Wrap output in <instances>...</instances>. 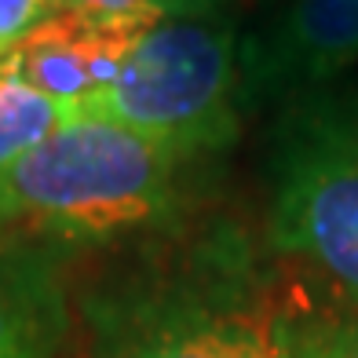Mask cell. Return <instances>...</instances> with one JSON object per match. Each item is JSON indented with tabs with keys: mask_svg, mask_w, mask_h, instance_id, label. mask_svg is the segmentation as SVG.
Listing matches in <instances>:
<instances>
[{
	"mask_svg": "<svg viewBox=\"0 0 358 358\" xmlns=\"http://www.w3.org/2000/svg\"><path fill=\"white\" fill-rule=\"evenodd\" d=\"M289 292L231 220L132 245L85 300L92 358H285Z\"/></svg>",
	"mask_w": 358,
	"mask_h": 358,
	"instance_id": "cell-1",
	"label": "cell"
},
{
	"mask_svg": "<svg viewBox=\"0 0 358 358\" xmlns=\"http://www.w3.org/2000/svg\"><path fill=\"white\" fill-rule=\"evenodd\" d=\"M187 169L117 121L66 117L0 172V227L59 252L139 245L187 223Z\"/></svg>",
	"mask_w": 358,
	"mask_h": 358,
	"instance_id": "cell-2",
	"label": "cell"
},
{
	"mask_svg": "<svg viewBox=\"0 0 358 358\" xmlns=\"http://www.w3.org/2000/svg\"><path fill=\"white\" fill-rule=\"evenodd\" d=\"M267 241L358 303V85L278 103L267 132Z\"/></svg>",
	"mask_w": 358,
	"mask_h": 358,
	"instance_id": "cell-3",
	"label": "cell"
},
{
	"mask_svg": "<svg viewBox=\"0 0 358 358\" xmlns=\"http://www.w3.org/2000/svg\"><path fill=\"white\" fill-rule=\"evenodd\" d=\"M238 55L234 8L161 15L136 41L117 80L80 113L117 121L183 161L220 154L241 124Z\"/></svg>",
	"mask_w": 358,
	"mask_h": 358,
	"instance_id": "cell-4",
	"label": "cell"
},
{
	"mask_svg": "<svg viewBox=\"0 0 358 358\" xmlns=\"http://www.w3.org/2000/svg\"><path fill=\"white\" fill-rule=\"evenodd\" d=\"M358 62V0H282L241 34V113L278 106L303 88L336 80Z\"/></svg>",
	"mask_w": 358,
	"mask_h": 358,
	"instance_id": "cell-5",
	"label": "cell"
},
{
	"mask_svg": "<svg viewBox=\"0 0 358 358\" xmlns=\"http://www.w3.org/2000/svg\"><path fill=\"white\" fill-rule=\"evenodd\" d=\"M154 22L146 19H95L62 8L4 55L26 85H34L66 117H77L95 95L117 80L136 41Z\"/></svg>",
	"mask_w": 358,
	"mask_h": 358,
	"instance_id": "cell-6",
	"label": "cell"
},
{
	"mask_svg": "<svg viewBox=\"0 0 358 358\" xmlns=\"http://www.w3.org/2000/svg\"><path fill=\"white\" fill-rule=\"evenodd\" d=\"M70 296L59 249L0 227V358H62Z\"/></svg>",
	"mask_w": 358,
	"mask_h": 358,
	"instance_id": "cell-7",
	"label": "cell"
},
{
	"mask_svg": "<svg viewBox=\"0 0 358 358\" xmlns=\"http://www.w3.org/2000/svg\"><path fill=\"white\" fill-rule=\"evenodd\" d=\"M62 121H66L62 106L26 85L11 62L0 59V172L44 143Z\"/></svg>",
	"mask_w": 358,
	"mask_h": 358,
	"instance_id": "cell-8",
	"label": "cell"
},
{
	"mask_svg": "<svg viewBox=\"0 0 358 358\" xmlns=\"http://www.w3.org/2000/svg\"><path fill=\"white\" fill-rule=\"evenodd\" d=\"M285 358H358V303L344 296L292 300Z\"/></svg>",
	"mask_w": 358,
	"mask_h": 358,
	"instance_id": "cell-9",
	"label": "cell"
},
{
	"mask_svg": "<svg viewBox=\"0 0 358 358\" xmlns=\"http://www.w3.org/2000/svg\"><path fill=\"white\" fill-rule=\"evenodd\" d=\"M55 11H62V0H0V59Z\"/></svg>",
	"mask_w": 358,
	"mask_h": 358,
	"instance_id": "cell-10",
	"label": "cell"
},
{
	"mask_svg": "<svg viewBox=\"0 0 358 358\" xmlns=\"http://www.w3.org/2000/svg\"><path fill=\"white\" fill-rule=\"evenodd\" d=\"M62 8L95 15V19H146V22L161 19L157 0H62Z\"/></svg>",
	"mask_w": 358,
	"mask_h": 358,
	"instance_id": "cell-11",
	"label": "cell"
},
{
	"mask_svg": "<svg viewBox=\"0 0 358 358\" xmlns=\"http://www.w3.org/2000/svg\"><path fill=\"white\" fill-rule=\"evenodd\" d=\"M161 15H201V11H223L234 8V0H157Z\"/></svg>",
	"mask_w": 358,
	"mask_h": 358,
	"instance_id": "cell-12",
	"label": "cell"
}]
</instances>
